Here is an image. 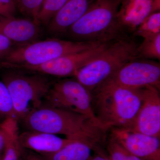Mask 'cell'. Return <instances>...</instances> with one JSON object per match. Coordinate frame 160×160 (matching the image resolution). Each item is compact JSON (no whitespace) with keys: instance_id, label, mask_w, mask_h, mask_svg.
<instances>
[{"instance_id":"obj_1","label":"cell","mask_w":160,"mask_h":160,"mask_svg":"<svg viewBox=\"0 0 160 160\" xmlns=\"http://www.w3.org/2000/svg\"><path fill=\"white\" fill-rule=\"evenodd\" d=\"M21 122L27 130L63 135L66 138L101 146L108 131L87 116L42 105Z\"/></svg>"},{"instance_id":"obj_2","label":"cell","mask_w":160,"mask_h":160,"mask_svg":"<svg viewBox=\"0 0 160 160\" xmlns=\"http://www.w3.org/2000/svg\"><path fill=\"white\" fill-rule=\"evenodd\" d=\"M91 94L93 113L102 126L108 130L131 129L142 104V88H128L109 78Z\"/></svg>"},{"instance_id":"obj_3","label":"cell","mask_w":160,"mask_h":160,"mask_svg":"<svg viewBox=\"0 0 160 160\" xmlns=\"http://www.w3.org/2000/svg\"><path fill=\"white\" fill-rule=\"evenodd\" d=\"M119 4V0H96L66 33L78 41L109 42L120 38Z\"/></svg>"},{"instance_id":"obj_4","label":"cell","mask_w":160,"mask_h":160,"mask_svg":"<svg viewBox=\"0 0 160 160\" xmlns=\"http://www.w3.org/2000/svg\"><path fill=\"white\" fill-rule=\"evenodd\" d=\"M138 46L132 40L118 38L79 70L74 77L91 92L126 63L138 58Z\"/></svg>"},{"instance_id":"obj_5","label":"cell","mask_w":160,"mask_h":160,"mask_svg":"<svg viewBox=\"0 0 160 160\" xmlns=\"http://www.w3.org/2000/svg\"><path fill=\"white\" fill-rule=\"evenodd\" d=\"M10 69L3 75L2 81L11 95L17 119L21 121L43 105L54 82L45 75Z\"/></svg>"},{"instance_id":"obj_6","label":"cell","mask_w":160,"mask_h":160,"mask_svg":"<svg viewBox=\"0 0 160 160\" xmlns=\"http://www.w3.org/2000/svg\"><path fill=\"white\" fill-rule=\"evenodd\" d=\"M105 42L72 41L49 38L17 46L2 60L0 67L38 66L66 55L90 49Z\"/></svg>"},{"instance_id":"obj_7","label":"cell","mask_w":160,"mask_h":160,"mask_svg":"<svg viewBox=\"0 0 160 160\" xmlns=\"http://www.w3.org/2000/svg\"><path fill=\"white\" fill-rule=\"evenodd\" d=\"M92 99L91 92L75 78L65 79L53 82L43 105L85 115L99 122L93 113Z\"/></svg>"},{"instance_id":"obj_8","label":"cell","mask_w":160,"mask_h":160,"mask_svg":"<svg viewBox=\"0 0 160 160\" xmlns=\"http://www.w3.org/2000/svg\"><path fill=\"white\" fill-rule=\"evenodd\" d=\"M112 42V41H111ZM111 42L63 56L38 66H12L10 69L58 77H74L79 70L97 57Z\"/></svg>"},{"instance_id":"obj_9","label":"cell","mask_w":160,"mask_h":160,"mask_svg":"<svg viewBox=\"0 0 160 160\" xmlns=\"http://www.w3.org/2000/svg\"><path fill=\"white\" fill-rule=\"evenodd\" d=\"M109 79L121 86L132 89L151 86L160 89V65L154 61L137 59L126 63Z\"/></svg>"},{"instance_id":"obj_10","label":"cell","mask_w":160,"mask_h":160,"mask_svg":"<svg viewBox=\"0 0 160 160\" xmlns=\"http://www.w3.org/2000/svg\"><path fill=\"white\" fill-rule=\"evenodd\" d=\"M142 104L129 130L160 138V89L148 86L142 88Z\"/></svg>"},{"instance_id":"obj_11","label":"cell","mask_w":160,"mask_h":160,"mask_svg":"<svg viewBox=\"0 0 160 160\" xmlns=\"http://www.w3.org/2000/svg\"><path fill=\"white\" fill-rule=\"evenodd\" d=\"M110 136L142 160H160V138L121 128L109 129Z\"/></svg>"},{"instance_id":"obj_12","label":"cell","mask_w":160,"mask_h":160,"mask_svg":"<svg viewBox=\"0 0 160 160\" xmlns=\"http://www.w3.org/2000/svg\"><path fill=\"white\" fill-rule=\"evenodd\" d=\"M160 11V0H121L118 19L122 30L135 31L146 18Z\"/></svg>"},{"instance_id":"obj_13","label":"cell","mask_w":160,"mask_h":160,"mask_svg":"<svg viewBox=\"0 0 160 160\" xmlns=\"http://www.w3.org/2000/svg\"><path fill=\"white\" fill-rule=\"evenodd\" d=\"M40 26L30 18L0 17V32L16 46L37 41L41 35Z\"/></svg>"},{"instance_id":"obj_14","label":"cell","mask_w":160,"mask_h":160,"mask_svg":"<svg viewBox=\"0 0 160 160\" xmlns=\"http://www.w3.org/2000/svg\"><path fill=\"white\" fill-rule=\"evenodd\" d=\"M18 139L22 149L42 155L54 153L67 144L77 141L62 138L57 135L31 130L19 133Z\"/></svg>"},{"instance_id":"obj_15","label":"cell","mask_w":160,"mask_h":160,"mask_svg":"<svg viewBox=\"0 0 160 160\" xmlns=\"http://www.w3.org/2000/svg\"><path fill=\"white\" fill-rule=\"evenodd\" d=\"M96 0H68L52 17L47 28L51 34L66 33Z\"/></svg>"},{"instance_id":"obj_16","label":"cell","mask_w":160,"mask_h":160,"mask_svg":"<svg viewBox=\"0 0 160 160\" xmlns=\"http://www.w3.org/2000/svg\"><path fill=\"white\" fill-rule=\"evenodd\" d=\"M93 149L89 143L74 141L54 153L41 155L46 160H88Z\"/></svg>"},{"instance_id":"obj_17","label":"cell","mask_w":160,"mask_h":160,"mask_svg":"<svg viewBox=\"0 0 160 160\" xmlns=\"http://www.w3.org/2000/svg\"><path fill=\"white\" fill-rule=\"evenodd\" d=\"M136 36L143 39L160 33V11L152 13L138 26L134 32Z\"/></svg>"},{"instance_id":"obj_18","label":"cell","mask_w":160,"mask_h":160,"mask_svg":"<svg viewBox=\"0 0 160 160\" xmlns=\"http://www.w3.org/2000/svg\"><path fill=\"white\" fill-rule=\"evenodd\" d=\"M138 58L160 60V33L143 39L142 42L138 46Z\"/></svg>"},{"instance_id":"obj_19","label":"cell","mask_w":160,"mask_h":160,"mask_svg":"<svg viewBox=\"0 0 160 160\" xmlns=\"http://www.w3.org/2000/svg\"><path fill=\"white\" fill-rule=\"evenodd\" d=\"M19 121L15 118H9L0 123V155L9 140L19 134Z\"/></svg>"},{"instance_id":"obj_20","label":"cell","mask_w":160,"mask_h":160,"mask_svg":"<svg viewBox=\"0 0 160 160\" xmlns=\"http://www.w3.org/2000/svg\"><path fill=\"white\" fill-rule=\"evenodd\" d=\"M68 0H45L38 16L40 25L47 26L50 20Z\"/></svg>"},{"instance_id":"obj_21","label":"cell","mask_w":160,"mask_h":160,"mask_svg":"<svg viewBox=\"0 0 160 160\" xmlns=\"http://www.w3.org/2000/svg\"><path fill=\"white\" fill-rule=\"evenodd\" d=\"M0 118L3 120L9 118L17 119L11 95L2 81H0Z\"/></svg>"},{"instance_id":"obj_22","label":"cell","mask_w":160,"mask_h":160,"mask_svg":"<svg viewBox=\"0 0 160 160\" xmlns=\"http://www.w3.org/2000/svg\"><path fill=\"white\" fill-rule=\"evenodd\" d=\"M44 1L45 0H18V9H19L23 14L29 17V18L39 23V14Z\"/></svg>"},{"instance_id":"obj_23","label":"cell","mask_w":160,"mask_h":160,"mask_svg":"<svg viewBox=\"0 0 160 160\" xmlns=\"http://www.w3.org/2000/svg\"><path fill=\"white\" fill-rule=\"evenodd\" d=\"M106 148L111 160H129L132 154L110 136L107 142Z\"/></svg>"},{"instance_id":"obj_24","label":"cell","mask_w":160,"mask_h":160,"mask_svg":"<svg viewBox=\"0 0 160 160\" xmlns=\"http://www.w3.org/2000/svg\"><path fill=\"white\" fill-rule=\"evenodd\" d=\"M19 134L13 137L6 144L2 160H19L22 150L18 139Z\"/></svg>"},{"instance_id":"obj_25","label":"cell","mask_w":160,"mask_h":160,"mask_svg":"<svg viewBox=\"0 0 160 160\" xmlns=\"http://www.w3.org/2000/svg\"><path fill=\"white\" fill-rule=\"evenodd\" d=\"M18 8L15 0H0V17H15Z\"/></svg>"},{"instance_id":"obj_26","label":"cell","mask_w":160,"mask_h":160,"mask_svg":"<svg viewBox=\"0 0 160 160\" xmlns=\"http://www.w3.org/2000/svg\"><path fill=\"white\" fill-rule=\"evenodd\" d=\"M17 46L0 32V61L3 59Z\"/></svg>"},{"instance_id":"obj_27","label":"cell","mask_w":160,"mask_h":160,"mask_svg":"<svg viewBox=\"0 0 160 160\" xmlns=\"http://www.w3.org/2000/svg\"><path fill=\"white\" fill-rule=\"evenodd\" d=\"M19 160H46L41 155L30 151L22 149Z\"/></svg>"},{"instance_id":"obj_28","label":"cell","mask_w":160,"mask_h":160,"mask_svg":"<svg viewBox=\"0 0 160 160\" xmlns=\"http://www.w3.org/2000/svg\"><path fill=\"white\" fill-rule=\"evenodd\" d=\"M95 153L90 156L88 160H111L109 156L101 148V146H98L93 149Z\"/></svg>"},{"instance_id":"obj_29","label":"cell","mask_w":160,"mask_h":160,"mask_svg":"<svg viewBox=\"0 0 160 160\" xmlns=\"http://www.w3.org/2000/svg\"><path fill=\"white\" fill-rule=\"evenodd\" d=\"M129 160H142L139 158L137 157L133 154H132L131 157L129 158Z\"/></svg>"},{"instance_id":"obj_30","label":"cell","mask_w":160,"mask_h":160,"mask_svg":"<svg viewBox=\"0 0 160 160\" xmlns=\"http://www.w3.org/2000/svg\"><path fill=\"white\" fill-rule=\"evenodd\" d=\"M2 154L0 155V160H2Z\"/></svg>"},{"instance_id":"obj_31","label":"cell","mask_w":160,"mask_h":160,"mask_svg":"<svg viewBox=\"0 0 160 160\" xmlns=\"http://www.w3.org/2000/svg\"><path fill=\"white\" fill-rule=\"evenodd\" d=\"M15 1H16L17 2L18 5V0H15Z\"/></svg>"},{"instance_id":"obj_32","label":"cell","mask_w":160,"mask_h":160,"mask_svg":"<svg viewBox=\"0 0 160 160\" xmlns=\"http://www.w3.org/2000/svg\"><path fill=\"white\" fill-rule=\"evenodd\" d=\"M121 0H119V2H120H120H121Z\"/></svg>"}]
</instances>
